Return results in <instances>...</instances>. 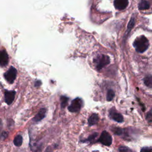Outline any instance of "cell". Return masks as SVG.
Listing matches in <instances>:
<instances>
[{
	"mask_svg": "<svg viewBox=\"0 0 152 152\" xmlns=\"http://www.w3.org/2000/svg\"><path fill=\"white\" fill-rule=\"evenodd\" d=\"M68 97L64 96H62L61 97V106L62 108H65L66 107V106L68 104Z\"/></svg>",
	"mask_w": 152,
	"mask_h": 152,
	"instance_id": "9a60e30c",
	"label": "cell"
},
{
	"mask_svg": "<svg viewBox=\"0 0 152 152\" xmlns=\"http://www.w3.org/2000/svg\"><path fill=\"white\" fill-rule=\"evenodd\" d=\"M99 116L96 114V113H93L92 114L89 118L88 119V125L90 126H92L94 125H96L98 121H99Z\"/></svg>",
	"mask_w": 152,
	"mask_h": 152,
	"instance_id": "7c38bea8",
	"label": "cell"
},
{
	"mask_svg": "<svg viewBox=\"0 0 152 152\" xmlns=\"http://www.w3.org/2000/svg\"><path fill=\"white\" fill-rule=\"evenodd\" d=\"M17 76V70L13 67L11 66L10 69L4 74V77L9 83H13Z\"/></svg>",
	"mask_w": 152,
	"mask_h": 152,
	"instance_id": "277c9868",
	"label": "cell"
},
{
	"mask_svg": "<svg viewBox=\"0 0 152 152\" xmlns=\"http://www.w3.org/2000/svg\"><path fill=\"white\" fill-rule=\"evenodd\" d=\"M128 0H114V6L116 10L121 11L128 7Z\"/></svg>",
	"mask_w": 152,
	"mask_h": 152,
	"instance_id": "52a82bcc",
	"label": "cell"
},
{
	"mask_svg": "<svg viewBox=\"0 0 152 152\" xmlns=\"http://www.w3.org/2000/svg\"><path fill=\"white\" fill-rule=\"evenodd\" d=\"M150 45V41L147 36L145 35L138 36L135 39L133 42V46L138 53H143L145 52Z\"/></svg>",
	"mask_w": 152,
	"mask_h": 152,
	"instance_id": "6da1fadb",
	"label": "cell"
},
{
	"mask_svg": "<svg viewBox=\"0 0 152 152\" xmlns=\"http://www.w3.org/2000/svg\"><path fill=\"white\" fill-rule=\"evenodd\" d=\"M147 120L149 121V122H151L152 121V115H151V113H148L147 115Z\"/></svg>",
	"mask_w": 152,
	"mask_h": 152,
	"instance_id": "44dd1931",
	"label": "cell"
},
{
	"mask_svg": "<svg viewBox=\"0 0 152 152\" xmlns=\"http://www.w3.org/2000/svg\"><path fill=\"white\" fill-rule=\"evenodd\" d=\"M99 141L102 144L106 146H109L112 142V138L109 132L106 131H103L100 135Z\"/></svg>",
	"mask_w": 152,
	"mask_h": 152,
	"instance_id": "5b68a950",
	"label": "cell"
},
{
	"mask_svg": "<svg viewBox=\"0 0 152 152\" xmlns=\"http://www.w3.org/2000/svg\"><path fill=\"white\" fill-rule=\"evenodd\" d=\"M40 85H41V81L40 80H37L35 82V84H34L35 87H39Z\"/></svg>",
	"mask_w": 152,
	"mask_h": 152,
	"instance_id": "7402d4cb",
	"label": "cell"
},
{
	"mask_svg": "<svg viewBox=\"0 0 152 152\" xmlns=\"http://www.w3.org/2000/svg\"><path fill=\"white\" fill-rule=\"evenodd\" d=\"M109 116L111 119L117 122L121 123L124 121V118L122 115L118 113L114 107H112L109 110Z\"/></svg>",
	"mask_w": 152,
	"mask_h": 152,
	"instance_id": "8992f818",
	"label": "cell"
},
{
	"mask_svg": "<svg viewBox=\"0 0 152 152\" xmlns=\"http://www.w3.org/2000/svg\"><path fill=\"white\" fill-rule=\"evenodd\" d=\"M141 152H152V147H144L141 148Z\"/></svg>",
	"mask_w": 152,
	"mask_h": 152,
	"instance_id": "ffe728a7",
	"label": "cell"
},
{
	"mask_svg": "<svg viewBox=\"0 0 152 152\" xmlns=\"http://www.w3.org/2000/svg\"><path fill=\"white\" fill-rule=\"evenodd\" d=\"M46 109L45 108L41 109L39 112L36 115V116L33 119V121L34 122H39L41 120H42L46 116Z\"/></svg>",
	"mask_w": 152,
	"mask_h": 152,
	"instance_id": "30bf717a",
	"label": "cell"
},
{
	"mask_svg": "<svg viewBox=\"0 0 152 152\" xmlns=\"http://www.w3.org/2000/svg\"><path fill=\"white\" fill-rule=\"evenodd\" d=\"M15 91H5V101L7 104H11L15 98Z\"/></svg>",
	"mask_w": 152,
	"mask_h": 152,
	"instance_id": "ba28073f",
	"label": "cell"
},
{
	"mask_svg": "<svg viewBox=\"0 0 152 152\" xmlns=\"http://www.w3.org/2000/svg\"><path fill=\"white\" fill-rule=\"evenodd\" d=\"M115 96V93L114 91L110 89L107 91V95H106V99L108 102H110V101H112L113 99Z\"/></svg>",
	"mask_w": 152,
	"mask_h": 152,
	"instance_id": "2e32d148",
	"label": "cell"
},
{
	"mask_svg": "<svg viewBox=\"0 0 152 152\" xmlns=\"http://www.w3.org/2000/svg\"><path fill=\"white\" fill-rule=\"evenodd\" d=\"M83 105V100L79 98H75L72 102L71 104L68 106V109L71 112H78L80 110Z\"/></svg>",
	"mask_w": 152,
	"mask_h": 152,
	"instance_id": "3957f363",
	"label": "cell"
},
{
	"mask_svg": "<svg viewBox=\"0 0 152 152\" xmlns=\"http://www.w3.org/2000/svg\"><path fill=\"white\" fill-rule=\"evenodd\" d=\"M144 84L150 88H152V75H148L144 78Z\"/></svg>",
	"mask_w": 152,
	"mask_h": 152,
	"instance_id": "4fadbf2b",
	"label": "cell"
},
{
	"mask_svg": "<svg viewBox=\"0 0 152 152\" xmlns=\"http://www.w3.org/2000/svg\"><path fill=\"white\" fill-rule=\"evenodd\" d=\"M8 63V55L5 50H0V65L6 66Z\"/></svg>",
	"mask_w": 152,
	"mask_h": 152,
	"instance_id": "9c48e42d",
	"label": "cell"
},
{
	"mask_svg": "<svg viewBox=\"0 0 152 152\" xmlns=\"http://www.w3.org/2000/svg\"><path fill=\"white\" fill-rule=\"evenodd\" d=\"M119 152H132V151L126 146H120L118 148Z\"/></svg>",
	"mask_w": 152,
	"mask_h": 152,
	"instance_id": "e0dca14e",
	"label": "cell"
},
{
	"mask_svg": "<svg viewBox=\"0 0 152 152\" xmlns=\"http://www.w3.org/2000/svg\"><path fill=\"white\" fill-rule=\"evenodd\" d=\"M97 135H98L97 133H94L93 134L91 135L87 140H86L85 141H84V142H85V141H91L94 140L96 138V137L97 136Z\"/></svg>",
	"mask_w": 152,
	"mask_h": 152,
	"instance_id": "d6986e66",
	"label": "cell"
},
{
	"mask_svg": "<svg viewBox=\"0 0 152 152\" xmlns=\"http://www.w3.org/2000/svg\"><path fill=\"white\" fill-rule=\"evenodd\" d=\"M112 131L116 135H121L122 134V129H121L120 128H116V127H114L113 128V129H112Z\"/></svg>",
	"mask_w": 152,
	"mask_h": 152,
	"instance_id": "ac0fdd59",
	"label": "cell"
},
{
	"mask_svg": "<svg viewBox=\"0 0 152 152\" xmlns=\"http://www.w3.org/2000/svg\"><path fill=\"white\" fill-rule=\"evenodd\" d=\"M150 8V2L148 0H141L138 5V8L141 11H147Z\"/></svg>",
	"mask_w": 152,
	"mask_h": 152,
	"instance_id": "8fae6325",
	"label": "cell"
},
{
	"mask_svg": "<svg viewBox=\"0 0 152 152\" xmlns=\"http://www.w3.org/2000/svg\"><path fill=\"white\" fill-rule=\"evenodd\" d=\"M23 142V137L21 135H17L14 140V144L17 147H20L21 145Z\"/></svg>",
	"mask_w": 152,
	"mask_h": 152,
	"instance_id": "5bb4252c",
	"label": "cell"
},
{
	"mask_svg": "<svg viewBox=\"0 0 152 152\" xmlns=\"http://www.w3.org/2000/svg\"><path fill=\"white\" fill-rule=\"evenodd\" d=\"M96 67L97 70H100L104 66L110 63V58L105 55H100L97 56L94 60Z\"/></svg>",
	"mask_w": 152,
	"mask_h": 152,
	"instance_id": "7a4b0ae2",
	"label": "cell"
}]
</instances>
